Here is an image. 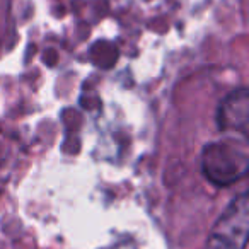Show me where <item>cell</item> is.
I'll list each match as a JSON object with an SVG mask.
<instances>
[{"instance_id":"1","label":"cell","mask_w":249,"mask_h":249,"mask_svg":"<svg viewBox=\"0 0 249 249\" xmlns=\"http://www.w3.org/2000/svg\"><path fill=\"white\" fill-rule=\"evenodd\" d=\"M203 174L218 186H227L248 173V139L229 135L225 140L212 142L205 147Z\"/></svg>"},{"instance_id":"2","label":"cell","mask_w":249,"mask_h":249,"mask_svg":"<svg viewBox=\"0 0 249 249\" xmlns=\"http://www.w3.org/2000/svg\"><path fill=\"white\" fill-rule=\"evenodd\" d=\"M249 237V195L241 193L227 205L212 227L207 249H244Z\"/></svg>"},{"instance_id":"3","label":"cell","mask_w":249,"mask_h":249,"mask_svg":"<svg viewBox=\"0 0 249 249\" xmlns=\"http://www.w3.org/2000/svg\"><path fill=\"white\" fill-rule=\"evenodd\" d=\"M217 123L220 132L248 139L249 92L246 87L234 90L222 101L217 111Z\"/></svg>"}]
</instances>
